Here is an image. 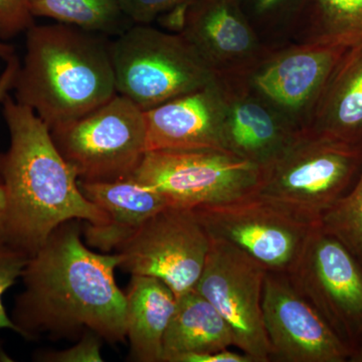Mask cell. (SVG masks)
<instances>
[{"instance_id": "6da1fadb", "label": "cell", "mask_w": 362, "mask_h": 362, "mask_svg": "<svg viewBox=\"0 0 362 362\" xmlns=\"http://www.w3.org/2000/svg\"><path fill=\"white\" fill-rule=\"evenodd\" d=\"M77 221L59 226L28 259L11 320L28 340L92 332L110 344L125 342L126 298L115 280L122 257L86 247Z\"/></svg>"}, {"instance_id": "7a4b0ae2", "label": "cell", "mask_w": 362, "mask_h": 362, "mask_svg": "<svg viewBox=\"0 0 362 362\" xmlns=\"http://www.w3.org/2000/svg\"><path fill=\"white\" fill-rule=\"evenodd\" d=\"M1 105L11 135L9 148L0 153L6 197L1 244L32 257L68 221L106 223V214L81 192L77 173L57 148L44 121L9 94Z\"/></svg>"}, {"instance_id": "3957f363", "label": "cell", "mask_w": 362, "mask_h": 362, "mask_svg": "<svg viewBox=\"0 0 362 362\" xmlns=\"http://www.w3.org/2000/svg\"><path fill=\"white\" fill-rule=\"evenodd\" d=\"M13 90L49 129L81 118L117 94L110 42L64 23L35 25Z\"/></svg>"}, {"instance_id": "277c9868", "label": "cell", "mask_w": 362, "mask_h": 362, "mask_svg": "<svg viewBox=\"0 0 362 362\" xmlns=\"http://www.w3.org/2000/svg\"><path fill=\"white\" fill-rule=\"evenodd\" d=\"M362 170V146L302 131L262 168L256 194L311 225L351 189Z\"/></svg>"}, {"instance_id": "5b68a950", "label": "cell", "mask_w": 362, "mask_h": 362, "mask_svg": "<svg viewBox=\"0 0 362 362\" xmlns=\"http://www.w3.org/2000/svg\"><path fill=\"white\" fill-rule=\"evenodd\" d=\"M117 94L143 111L211 84L216 73L181 33L135 25L110 42Z\"/></svg>"}, {"instance_id": "8992f818", "label": "cell", "mask_w": 362, "mask_h": 362, "mask_svg": "<svg viewBox=\"0 0 362 362\" xmlns=\"http://www.w3.org/2000/svg\"><path fill=\"white\" fill-rule=\"evenodd\" d=\"M262 168L221 147L147 151L136 169L138 182L169 206L194 209L255 194Z\"/></svg>"}, {"instance_id": "52a82bcc", "label": "cell", "mask_w": 362, "mask_h": 362, "mask_svg": "<svg viewBox=\"0 0 362 362\" xmlns=\"http://www.w3.org/2000/svg\"><path fill=\"white\" fill-rule=\"evenodd\" d=\"M51 133L57 148L82 181L132 177L147 152L145 111L119 94Z\"/></svg>"}, {"instance_id": "ba28073f", "label": "cell", "mask_w": 362, "mask_h": 362, "mask_svg": "<svg viewBox=\"0 0 362 362\" xmlns=\"http://www.w3.org/2000/svg\"><path fill=\"white\" fill-rule=\"evenodd\" d=\"M213 239L230 243L267 271L289 274L301 256L311 225L258 194L192 209Z\"/></svg>"}, {"instance_id": "9c48e42d", "label": "cell", "mask_w": 362, "mask_h": 362, "mask_svg": "<svg viewBox=\"0 0 362 362\" xmlns=\"http://www.w3.org/2000/svg\"><path fill=\"white\" fill-rule=\"evenodd\" d=\"M211 237L190 209L168 206L143 223L116 252L131 275L159 279L176 299L201 278Z\"/></svg>"}, {"instance_id": "30bf717a", "label": "cell", "mask_w": 362, "mask_h": 362, "mask_svg": "<svg viewBox=\"0 0 362 362\" xmlns=\"http://www.w3.org/2000/svg\"><path fill=\"white\" fill-rule=\"evenodd\" d=\"M352 45L337 40L292 42L271 49L240 77L295 129L307 130L331 74Z\"/></svg>"}, {"instance_id": "8fae6325", "label": "cell", "mask_w": 362, "mask_h": 362, "mask_svg": "<svg viewBox=\"0 0 362 362\" xmlns=\"http://www.w3.org/2000/svg\"><path fill=\"white\" fill-rule=\"evenodd\" d=\"M266 274L261 264L239 247L211 238L206 265L194 287L232 328L235 347L254 362L271 361L262 308Z\"/></svg>"}, {"instance_id": "7c38bea8", "label": "cell", "mask_w": 362, "mask_h": 362, "mask_svg": "<svg viewBox=\"0 0 362 362\" xmlns=\"http://www.w3.org/2000/svg\"><path fill=\"white\" fill-rule=\"evenodd\" d=\"M288 275L354 351L362 337V266L356 257L317 226Z\"/></svg>"}, {"instance_id": "4fadbf2b", "label": "cell", "mask_w": 362, "mask_h": 362, "mask_svg": "<svg viewBox=\"0 0 362 362\" xmlns=\"http://www.w3.org/2000/svg\"><path fill=\"white\" fill-rule=\"evenodd\" d=\"M264 324L271 361L344 362L354 351L293 284L289 275L267 271Z\"/></svg>"}, {"instance_id": "5bb4252c", "label": "cell", "mask_w": 362, "mask_h": 362, "mask_svg": "<svg viewBox=\"0 0 362 362\" xmlns=\"http://www.w3.org/2000/svg\"><path fill=\"white\" fill-rule=\"evenodd\" d=\"M181 35L216 76H242L271 51L243 11L239 0H192Z\"/></svg>"}, {"instance_id": "9a60e30c", "label": "cell", "mask_w": 362, "mask_h": 362, "mask_svg": "<svg viewBox=\"0 0 362 362\" xmlns=\"http://www.w3.org/2000/svg\"><path fill=\"white\" fill-rule=\"evenodd\" d=\"M223 99V146L263 168L284 151L298 131L240 76H216Z\"/></svg>"}, {"instance_id": "2e32d148", "label": "cell", "mask_w": 362, "mask_h": 362, "mask_svg": "<svg viewBox=\"0 0 362 362\" xmlns=\"http://www.w3.org/2000/svg\"><path fill=\"white\" fill-rule=\"evenodd\" d=\"M147 151L223 146L218 81L145 111Z\"/></svg>"}, {"instance_id": "e0dca14e", "label": "cell", "mask_w": 362, "mask_h": 362, "mask_svg": "<svg viewBox=\"0 0 362 362\" xmlns=\"http://www.w3.org/2000/svg\"><path fill=\"white\" fill-rule=\"evenodd\" d=\"M82 194L107 216L106 223H87L86 242L102 252L117 251L145 221L169 206L156 190L138 182L134 177L115 181L78 180Z\"/></svg>"}, {"instance_id": "ac0fdd59", "label": "cell", "mask_w": 362, "mask_h": 362, "mask_svg": "<svg viewBox=\"0 0 362 362\" xmlns=\"http://www.w3.org/2000/svg\"><path fill=\"white\" fill-rule=\"evenodd\" d=\"M307 130L362 146V40L338 62Z\"/></svg>"}, {"instance_id": "d6986e66", "label": "cell", "mask_w": 362, "mask_h": 362, "mask_svg": "<svg viewBox=\"0 0 362 362\" xmlns=\"http://www.w3.org/2000/svg\"><path fill=\"white\" fill-rule=\"evenodd\" d=\"M126 298V335L138 362H162V346L176 297L159 279L132 275Z\"/></svg>"}, {"instance_id": "ffe728a7", "label": "cell", "mask_w": 362, "mask_h": 362, "mask_svg": "<svg viewBox=\"0 0 362 362\" xmlns=\"http://www.w3.org/2000/svg\"><path fill=\"white\" fill-rule=\"evenodd\" d=\"M162 346V362H177L192 354L235 346L232 328L206 298L195 290L178 297Z\"/></svg>"}, {"instance_id": "44dd1931", "label": "cell", "mask_w": 362, "mask_h": 362, "mask_svg": "<svg viewBox=\"0 0 362 362\" xmlns=\"http://www.w3.org/2000/svg\"><path fill=\"white\" fill-rule=\"evenodd\" d=\"M362 40V0H307L292 42Z\"/></svg>"}, {"instance_id": "7402d4cb", "label": "cell", "mask_w": 362, "mask_h": 362, "mask_svg": "<svg viewBox=\"0 0 362 362\" xmlns=\"http://www.w3.org/2000/svg\"><path fill=\"white\" fill-rule=\"evenodd\" d=\"M32 13L101 35H119L131 23L118 0H32Z\"/></svg>"}, {"instance_id": "603a6c76", "label": "cell", "mask_w": 362, "mask_h": 362, "mask_svg": "<svg viewBox=\"0 0 362 362\" xmlns=\"http://www.w3.org/2000/svg\"><path fill=\"white\" fill-rule=\"evenodd\" d=\"M307 0H239L262 42L278 49L292 44Z\"/></svg>"}, {"instance_id": "cb8c5ba5", "label": "cell", "mask_w": 362, "mask_h": 362, "mask_svg": "<svg viewBox=\"0 0 362 362\" xmlns=\"http://www.w3.org/2000/svg\"><path fill=\"white\" fill-rule=\"evenodd\" d=\"M319 228L341 242L362 266V170L351 189L323 214Z\"/></svg>"}, {"instance_id": "d4e9b609", "label": "cell", "mask_w": 362, "mask_h": 362, "mask_svg": "<svg viewBox=\"0 0 362 362\" xmlns=\"http://www.w3.org/2000/svg\"><path fill=\"white\" fill-rule=\"evenodd\" d=\"M30 257L6 245L0 244V329L13 330L18 333L11 317L7 315L2 303L4 293L21 278Z\"/></svg>"}, {"instance_id": "484cf974", "label": "cell", "mask_w": 362, "mask_h": 362, "mask_svg": "<svg viewBox=\"0 0 362 362\" xmlns=\"http://www.w3.org/2000/svg\"><path fill=\"white\" fill-rule=\"evenodd\" d=\"M35 25L32 0H0V40L13 39Z\"/></svg>"}, {"instance_id": "4316f807", "label": "cell", "mask_w": 362, "mask_h": 362, "mask_svg": "<svg viewBox=\"0 0 362 362\" xmlns=\"http://www.w3.org/2000/svg\"><path fill=\"white\" fill-rule=\"evenodd\" d=\"M102 338L92 332H86L74 346L61 351H42L35 361L45 362H102Z\"/></svg>"}, {"instance_id": "83f0119b", "label": "cell", "mask_w": 362, "mask_h": 362, "mask_svg": "<svg viewBox=\"0 0 362 362\" xmlns=\"http://www.w3.org/2000/svg\"><path fill=\"white\" fill-rule=\"evenodd\" d=\"M192 0H118L126 18L135 25H150L161 14L176 7L189 4Z\"/></svg>"}, {"instance_id": "f1b7e54d", "label": "cell", "mask_w": 362, "mask_h": 362, "mask_svg": "<svg viewBox=\"0 0 362 362\" xmlns=\"http://www.w3.org/2000/svg\"><path fill=\"white\" fill-rule=\"evenodd\" d=\"M177 362H254L247 354L230 351V349L206 354H192L181 356Z\"/></svg>"}, {"instance_id": "f546056e", "label": "cell", "mask_w": 362, "mask_h": 362, "mask_svg": "<svg viewBox=\"0 0 362 362\" xmlns=\"http://www.w3.org/2000/svg\"><path fill=\"white\" fill-rule=\"evenodd\" d=\"M6 62V66L0 75V103L9 94V90L13 89L16 75L20 70L21 61L16 54Z\"/></svg>"}, {"instance_id": "4dcf8cb0", "label": "cell", "mask_w": 362, "mask_h": 362, "mask_svg": "<svg viewBox=\"0 0 362 362\" xmlns=\"http://www.w3.org/2000/svg\"><path fill=\"white\" fill-rule=\"evenodd\" d=\"M14 54H16V52H14L13 45L0 42V58L4 59V61H7V59L13 57Z\"/></svg>"}, {"instance_id": "1f68e13d", "label": "cell", "mask_w": 362, "mask_h": 362, "mask_svg": "<svg viewBox=\"0 0 362 362\" xmlns=\"http://www.w3.org/2000/svg\"><path fill=\"white\" fill-rule=\"evenodd\" d=\"M354 351H356V350H354ZM351 361L362 362V337L361 338V341H359L358 347H357L356 354H352Z\"/></svg>"}, {"instance_id": "d6a6232c", "label": "cell", "mask_w": 362, "mask_h": 362, "mask_svg": "<svg viewBox=\"0 0 362 362\" xmlns=\"http://www.w3.org/2000/svg\"><path fill=\"white\" fill-rule=\"evenodd\" d=\"M4 206H6V197H4V190L0 183V218H1L2 214H4Z\"/></svg>"}, {"instance_id": "836d02e7", "label": "cell", "mask_w": 362, "mask_h": 362, "mask_svg": "<svg viewBox=\"0 0 362 362\" xmlns=\"http://www.w3.org/2000/svg\"><path fill=\"white\" fill-rule=\"evenodd\" d=\"M7 358H9V357L7 356L6 354H4L1 350H0V361H11V359Z\"/></svg>"}, {"instance_id": "e575fe53", "label": "cell", "mask_w": 362, "mask_h": 362, "mask_svg": "<svg viewBox=\"0 0 362 362\" xmlns=\"http://www.w3.org/2000/svg\"><path fill=\"white\" fill-rule=\"evenodd\" d=\"M0 244H1V242H0Z\"/></svg>"}]
</instances>
